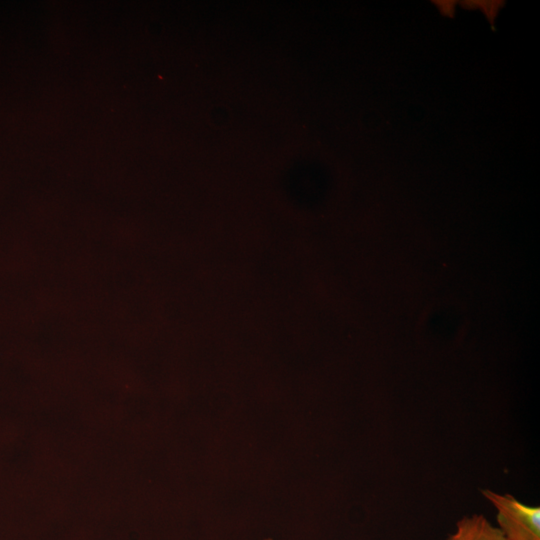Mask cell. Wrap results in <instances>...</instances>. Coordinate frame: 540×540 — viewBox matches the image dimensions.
Wrapping results in <instances>:
<instances>
[{"instance_id": "cell-1", "label": "cell", "mask_w": 540, "mask_h": 540, "mask_svg": "<svg viewBox=\"0 0 540 540\" xmlns=\"http://www.w3.org/2000/svg\"><path fill=\"white\" fill-rule=\"evenodd\" d=\"M482 494L497 511L498 528L507 540H540V508L521 503L512 495L491 490Z\"/></svg>"}, {"instance_id": "cell-2", "label": "cell", "mask_w": 540, "mask_h": 540, "mask_svg": "<svg viewBox=\"0 0 540 540\" xmlns=\"http://www.w3.org/2000/svg\"><path fill=\"white\" fill-rule=\"evenodd\" d=\"M447 540H507L500 529L483 515L464 516L456 523L455 531Z\"/></svg>"}, {"instance_id": "cell-3", "label": "cell", "mask_w": 540, "mask_h": 540, "mask_svg": "<svg viewBox=\"0 0 540 540\" xmlns=\"http://www.w3.org/2000/svg\"><path fill=\"white\" fill-rule=\"evenodd\" d=\"M264 540H272V539H270V538H267V539H264Z\"/></svg>"}]
</instances>
